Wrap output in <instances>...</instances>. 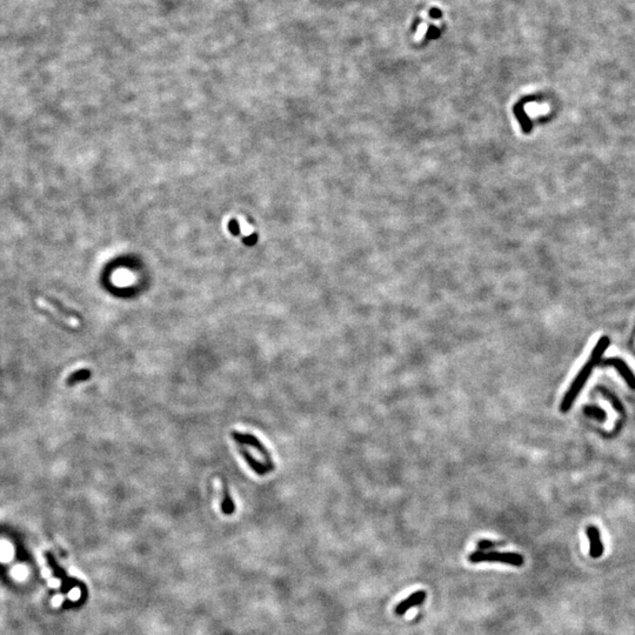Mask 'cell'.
I'll list each match as a JSON object with an SVG mask.
<instances>
[{
  "instance_id": "obj_1",
  "label": "cell",
  "mask_w": 635,
  "mask_h": 635,
  "mask_svg": "<svg viewBox=\"0 0 635 635\" xmlns=\"http://www.w3.org/2000/svg\"><path fill=\"white\" fill-rule=\"evenodd\" d=\"M609 344H610V340L608 337H601L599 341H597L595 347H594V349L591 353L589 359L587 360V362H586V365L584 366V367L580 369V372L577 373L575 379L573 380L571 386H569L567 393L565 394V397L560 405L561 412L566 413L571 409V407L573 406L574 402H575L577 396L580 394L582 387L586 385L588 378L591 377L593 369L600 364L602 356H604L606 349L608 348Z\"/></svg>"
},
{
  "instance_id": "obj_2",
  "label": "cell",
  "mask_w": 635,
  "mask_h": 635,
  "mask_svg": "<svg viewBox=\"0 0 635 635\" xmlns=\"http://www.w3.org/2000/svg\"><path fill=\"white\" fill-rule=\"evenodd\" d=\"M471 563H500L506 564L515 567H520L524 564L522 555L518 553H501V552H483V551H475L470 555Z\"/></svg>"
},
{
  "instance_id": "obj_3",
  "label": "cell",
  "mask_w": 635,
  "mask_h": 635,
  "mask_svg": "<svg viewBox=\"0 0 635 635\" xmlns=\"http://www.w3.org/2000/svg\"><path fill=\"white\" fill-rule=\"evenodd\" d=\"M36 304H38V306L42 308L44 312L51 314L53 318H55L57 320L66 324L67 326L76 328L80 325V320L78 319V318L70 314L66 309L60 307V305L58 303H55V301H51L45 298H38L36 299Z\"/></svg>"
},
{
  "instance_id": "obj_4",
  "label": "cell",
  "mask_w": 635,
  "mask_h": 635,
  "mask_svg": "<svg viewBox=\"0 0 635 635\" xmlns=\"http://www.w3.org/2000/svg\"><path fill=\"white\" fill-rule=\"evenodd\" d=\"M231 437L234 439L235 441L239 442L240 445H247V446H252L253 449H255L258 452H260L263 455V458L265 459V463L271 467H275L273 460L271 458L270 452L267 451L266 447H265L262 442L259 441L258 438H255L254 435L248 434V433H240V432H232Z\"/></svg>"
},
{
  "instance_id": "obj_5",
  "label": "cell",
  "mask_w": 635,
  "mask_h": 635,
  "mask_svg": "<svg viewBox=\"0 0 635 635\" xmlns=\"http://www.w3.org/2000/svg\"><path fill=\"white\" fill-rule=\"evenodd\" d=\"M599 365L613 366L614 368L618 369V372L620 373V376L624 378L625 381L627 382V385H628L632 389H635V376L632 372V369L627 366V364L624 360L619 359V358H610V359L601 360Z\"/></svg>"
},
{
  "instance_id": "obj_6",
  "label": "cell",
  "mask_w": 635,
  "mask_h": 635,
  "mask_svg": "<svg viewBox=\"0 0 635 635\" xmlns=\"http://www.w3.org/2000/svg\"><path fill=\"white\" fill-rule=\"evenodd\" d=\"M425 600H426V593L423 591H418L413 594H410L406 600H402L400 604L397 606L396 614H398V615H404L407 610L410 609L412 607H417V606L421 605Z\"/></svg>"
},
{
  "instance_id": "obj_7",
  "label": "cell",
  "mask_w": 635,
  "mask_h": 635,
  "mask_svg": "<svg viewBox=\"0 0 635 635\" xmlns=\"http://www.w3.org/2000/svg\"><path fill=\"white\" fill-rule=\"evenodd\" d=\"M238 450L240 452V454L242 455V458L246 460L248 465H250V467L255 472L256 474L266 475L267 473H270V472H272V471L274 470V467L268 466V465H266V463L259 462L258 460L254 459V457H252V455L245 450V447H244V445H240V443H239Z\"/></svg>"
},
{
  "instance_id": "obj_8",
  "label": "cell",
  "mask_w": 635,
  "mask_h": 635,
  "mask_svg": "<svg viewBox=\"0 0 635 635\" xmlns=\"http://www.w3.org/2000/svg\"><path fill=\"white\" fill-rule=\"evenodd\" d=\"M222 480V502H221V510L223 512V514L231 515L233 514V512L235 510V506L233 503V500L231 498L230 491H229V486H227V482L225 479Z\"/></svg>"
},
{
  "instance_id": "obj_9",
  "label": "cell",
  "mask_w": 635,
  "mask_h": 635,
  "mask_svg": "<svg viewBox=\"0 0 635 635\" xmlns=\"http://www.w3.org/2000/svg\"><path fill=\"white\" fill-rule=\"evenodd\" d=\"M587 535L591 541V554L592 556H599L602 553V545L600 543L599 531L595 527H589L587 529Z\"/></svg>"
},
{
  "instance_id": "obj_10",
  "label": "cell",
  "mask_w": 635,
  "mask_h": 635,
  "mask_svg": "<svg viewBox=\"0 0 635 635\" xmlns=\"http://www.w3.org/2000/svg\"><path fill=\"white\" fill-rule=\"evenodd\" d=\"M91 376H92L91 370L87 369V368L78 369V370H76V372L71 373L70 376L67 377L66 385L67 386H74L76 384H78V382L88 380L89 378H91Z\"/></svg>"
},
{
  "instance_id": "obj_11",
  "label": "cell",
  "mask_w": 635,
  "mask_h": 635,
  "mask_svg": "<svg viewBox=\"0 0 635 635\" xmlns=\"http://www.w3.org/2000/svg\"><path fill=\"white\" fill-rule=\"evenodd\" d=\"M584 413L587 415V417H591L594 419H597V420H605L606 418V413L602 410L601 408H597V407H586L584 409Z\"/></svg>"
},
{
  "instance_id": "obj_12",
  "label": "cell",
  "mask_w": 635,
  "mask_h": 635,
  "mask_svg": "<svg viewBox=\"0 0 635 635\" xmlns=\"http://www.w3.org/2000/svg\"><path fill=\"white\" fill-rule=\"evenodd\" d=\"M499 544L493 543V541L491 540H480L478 543V551H483L486 552L487 549H491L495 546H498Z\"/></svg>"
},
{
  "instance_id": "obj_13",
  "label": "cell",
  "mask_w": 635,
  "mask_h": 635,
  "mask_svg": "<svg viewBox=\"0 0 635 635\" xmlns=\"http://www.w3.org/2000/svg\"><path fill=\"white\" fill-rule=\"evenodd\" d=\"M80 595H81L80 589L78 587H73L71 591H70V593L67 594L66 597H67L68 600H71V601H78Z\"/></svg>"
},
{
  "instance_id": "obj_14",
  "label": "cell",
  "mask_w": 635,
  "mask_h": 635,
  "mask_svg": "<svg viewBox=\"0 0 635 635\" xmlns=\"http://www.w3.org/2000/svg\"><path fill=\"white\" fill-rule=\"evenodd\" d=\"M65 599H67V597L65 596V595H55V596L53 597V599H52L51 604H52V606H53V607H54V608H58L59 606L63 604V602H64V600H65Z\"/></svg>"
},
{
  "instance_id": "obj_15",
  "label": "cell",
  "mask_w": 635,
  "mask_h": 635,
  "mask_svg": "<svg viewBox=\"0 0 635 635\" xmlns=\"http://www.w3.org/2000/svg\"><path fill=\"white\" fill-rule=\"evenodd\" d=\"M433 32H435V33H438V34H439V31L437 30V28H434V27H433ZM428 33H429V34H428V35H427V38H431V35H432V28H429V31H428ZM437 36H438V35H437V34H435V35H434V38H437Z\"/></svg>"
}]
</instances>
